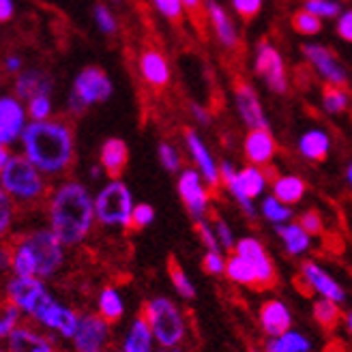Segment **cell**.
Wrapping results in <instances>:
<instances>
[{
    "label": "cell",
    "instance_id": "6da1fadb",
    "mask_svg": "<svg viewBox=\"0 0 352 352\" xmlns=\"http://www.w3.org/2000/svg\"><path fill=\"white\" fill-rule=\"evenodd\" d=\"M26 157L43 172L58 174L74 157L72 129L58 120H34L22 135Z\"/></svg>",
    "mask_w": 352,
    "mask_h": 352
},
{
    "label": "cell",
    "instance_id": "7a4b0ae2",
    "mask_svg": "<svg viewBox=\"0 0 352 352\" xmlns=\"http://www.w3.org/2000/svg\"><path fill=\"white\" fill-rule=\"evenodd\" d=\"M95 204L80 183H65L56 189L50 202L52 230L65 245L80 243L93 226Z\"/></svg>",
    "mask_w": 352,
    "mask_h": 352
},
{
    "label": "cell",
    "instance_id": "3957f363",
    "mask_svg": "<svg viewBox=\"0 0 352 352\" xmlns=\"http://www.w3.org/2000/svg\"><path fill=\"white\" fill-rule=\"evenodd\" d=\"M0 179H3V189L9 196H15L22 202H30L43 196V181L28 157L9 155V160L0 166Z\"/></svg>",
    "mask_w": 352,
    "mask_h": 352
},
{
    "label": "cell",
    "instance_id": "277c9868",
    "mask_svg": "<svg viewBox=\"0 0 352 352\" xmlns=\"http://www.w3.org/2000/svg\"><path fill=\"white\" fill-rule=\"evenodd\" d=\"M144 318L148 320L155 340L162 348H176L185 338V320L181 309L170 298H153L144 307Z\"/></svg>",
    "mask_w": 352,
    "mask_h": 352
},
{
    "label": "cell",
    "instance_id": "5b68a950",
    "mask_svg": "<svg viewBox=\"0 0 352 352\" xmlns=\"http://www.w3.org/2000/svg\"><path fill=\"white\" fill-rule=\"evenodd\" d=\"M133 208L129 189L118 181L103 187L95 200V215L103 226H122L129 230Z\"/></svg>",
    "mask_w": 352,
    "mask_h": 352
},
{
    "label": "cell",
    "instance_id": "8992f818",
    "mask_svg": "<svg viewBox=\"0 0 352 352\" xmlns=\"http://www.w3.org/2000/svg\"><path fill=\"white\" fill-rule=\"evenodd\" d=\"M20 243L30 252L34 267H37V277L54 275L63 264V241L56 236L54 230H39L30 232L20 239Z\"/></svg>",
    "mask_w": 352,
    "mask_h": 352
},
{
    "label": "cell",
    "instance_id": "52a82bcc",
    "mask_svg": "<svg viewBox=\"0 0 352 352\" xmlns=\"http://www.w3.org/2000/svg\"><path fill=\"white\" fill-rule=\"evenodd\" d=\"M112 95V82L99 67H86L74 84V93L69 99L74 112H84L88 105L101 103Z\"/></svg>",
    "mask_w": 352,
    "mask_h": 352
},
{
    "label": "cell",
    "instance_id": "ba28073f",
    "mask_svg": "<svg viewBox=\"0 0 352 352\" xmlns=\"http://www.w3.org/2000/svg\"><path fill=\"white\" fill-rule=\"evenodd\" d=\"M32 318L39 320L41 324H45L47 329L60 333L63 338H72V340L76 338V331L80 327V316L69 307L56 303L52 296H47L45 301L37 307V311L32 314Z\"/></svg>",
    "mask_w": 352,
    "mask_h": 352
},
{
    "label": "cell",
    "instance_id": "9c48e42d",
    "mask_svg": "<svg viewBox=\"0 0 352 352\" xmlns=\"http://www.w3.org/2000/svg\"><path fill=\"white\" fill-rule=\"evenodd\" d=\"M7 296H9V303L17 305L24 314L32 316L37 311V307L50 296V292L45 290L41 279L15 275V279H11L7 284Z\"/></svg>",
    "mask_w": 352,
    "mask_h": 352
},
{
    "label": "cell",
    "instance_id": "30bf717a",
    "mask_svg": "<svg viewBox=\"0 0 352 352\" xmlns=\"http://www.w3.org/2000/svg\"><path fill=\"white\" fill-rule=\"evenodd\" d=\"M110 338V329H108V320L103 316H93L86 314L80 318V327L76 331V350L78 352H103L105 344H108Z\"/></svg>",
    "mask_w": 352,
    "mask_h": 352
},
{
    "label": "cell",
    "instance_id": "8fae6325",
    "mask_svg": "<svg viewBox=\"0 0 352 352\" xmlns=\"http://www.w3.org/2000/svg\"><path fill=\"white\" fill-rule=\"evenodd\" d=\"M256 74L267 80V84H269L271 91H275V93H286L288 80H286L284 60H281L279 52H277L269 41H262V43L258 45Z\"/></svg>",
    "mask_w": 352,
    "mask_h": 352
},
{
    "label": "cell",
    "instance_id": "7c38bea8",
    "mask_svg": "<svg viewBox=\"0 0 352 352\" xmlns=\"http://www.w3.org/2000/svg\"><path fill=\"white\" fill-rule=\"evenodd\" d=\"M232 91H234V99H236V108L241 118L248 122V125L254 127H267V118H264V112L260 108V99L254 91V86L241 78L234 76L232 78Z\"/></svg>",
    "mask_w": 352,
    "mask_h": 352
},
{
    "label": "cell",
    "instance_id": "4fadbf2b",
    "mask_svg": "<svg viewBox=\"0 0 352 352\" xmlns=\"http://www.w3.org/2000/svg\"><path fill=\"white\" fill-rule=\"evenodd\" d=\"M138 69L140 76L144 78V82L153 88V91H164L170 84V67L166 56L162 54L160 50L155 47H144L142 54L138 58Z\"/></svg>",
    "mask_w": 352,
    "mask_h": 352
},
{
    "label": "cell",
    "instance_id": "5bb4252c",
    "mask_svg": "<svg viewBox=\"0 0 352 352\" xmlns=\"http://www.w3.org/2000/svg\"><path fill=\"white\" fill-rule=\"evenodd\" d=\"M264 183H267V179L262 176V172L256 166H248L236 174V179L228 185V189H230L232 196L241 202L245 213L254 215L252 200L260 196V191L264 189Z\"/></svg>",
    "mask_w": 352,
    "mask_h": 352
},
{
    "label": "cell",
    "instance_id": "9a60e30c",
    "mask_svg": "<svg viewBox=\"0 0 352 352\" xmlns=\"http://www.w3.org/2000/svg\"><path fill=\"white\" fill-rule=\"evenodd\" d=\"M179 193H181V200L189 213L196 219H202V215L206 213V206H208V191L202 187V181L196 174V170H185L181 174Z\"/></svg>",
    "mask_w": 352,
    "mask_h": 352
},
{
    "label": "cell",
    "instance_id": "2e32d148",
    "mask_svg": "<svg viewBox=\"0 0 352 352\" xmlns=\"http://www.w3.org/2000/svg\"><path fill=\"white\" fill-rule=\"evenodd\" d=\"M234 252L254 262V267L258 269V275H260V288H271V286H275V281H277L275 267H273L271 258L267 256V252H264V248H262V245L256 239H250V236L248 239H241L236 243Z\"/></svg>",
    "mask_w": 352,
    "mask_h": 352
},
{
    "label": "cell",
    "instance_id": "e0dca14e",
    "mask_svg": "<svg viewBox=\"0 0 352 352\" xmlns=\"http://www.w3.org/2000/svg\"><path fill=\"white\" fill-rule=\"evenodd\" d=\"M301 277L314 292L322 294L324 298H331V301H336V303H342L346 298V292L342 290V286L329 273H324L316 262H303Z\"/></svg>",
    "mask_w": 352,
    "mask_h": 352
},
{
    "label": "cell",
    "instance_id": "ac0fdd59",
    "mask_svg": "<svg viewBox=\"0 0 352 352\" xmlns=\"http://www.w3.org/2000/svg\"><path fill=\"white\" fill-rule=\"evenodd\" d=\"M277 153L275 138L267 127H254L245 138V155L254 166H267Z\"/></svg>",
    "mask_w": 352,
    "mask_h": 352
},
{
    "label": "cell",
    "instance_id": "d6986e66",
    "mask_svg": "<svg viewBox=\"0 0 352 352\" xmlns=\"http://www.w3.org/2000/svg\"><path fill=\"white\" fill-rule=\"evenodd\" d=\"M303 54L307 56V60L318 69L320 76H324L329 82L333 84H340V86H346L348 84V78L344 74V69L338 65L336 56H333V52L324 45H314V43H307L303 45Z\"/></svg>",
    "mask_w": 352,
    "mask_h": 352
},
{
    "label": "cell",
    "instance_id": "ffe728a7",
    "mask_svg": "<svg viewBox=\"0 0 352 352\" xmlns=\"http://www.w3.org/2000/svg\"><path fill=\"white\" fill-rule=\"evenodd\" d=\"M24 129V108L15 97H3L0 101V142L11 144Z\"/></svg>",
    "mask_w": 352,
    "mask_h": 352
},
{
    "label": "cell",
    "instance_id": "44dd1931",
    "mask_svg": "<svg viewBox=\"0 0 352 352\" xmlns=\"http://www.w3.org/2000/svg\"><path fill=\"white\" fill-rule=\"evenodd\" d=\"M260 324L269 338H277L281 333L290 331L292 324V314L281 301H267L260 307Z\"/></svg>",
    "mask_w": 352,
    "mask_h": 352
},
{
    "label": "cell",
    "instance_id": "7402d4cb",
    "mask_svg": "<svg viewBox=\"0 0 352 352\" xmlns=\"http://www.w3.org/2000/svg\"><path fill=\"white\" fill-rule=\"evenodd\" d=\"M7 352H56V348L34 329L17 327L7 338Z\"/></svg>",
    "mask_w": 352,
    "mask_h": 352
},
{
    "label": "cell",
    "instance_id": "603a6c76",
    "mask_svg": "<svg viewBox=\"0 0 352 352\" xmlns=\"http://www.w3.org/2000/svg\"><path fill=\"white\" fill-rule=\"evenodd\" d=\"M185 140H187V146L193 155V160H196V164L200 166V172L204 174V179L208 183L210 189H219V183H221V176H219V168L215 166L213 157H210V153L204 148V144L200 142V138L196 135V131L193 129H185Z\"/></svg>",
    "mask_w": 352,
    "mask_h": 352
},
{
    "label": "cell",
    "instance_id": "cb8c5ba5",
    "mask_svg": "<svg viewBox=\"0 0 352 352\" xmlns=\"http://www.w3.org/2000/svg\"><path fill=\"white\" fill-rule=\"evenodd\" d=\"M99 162L105 170V174L110 179H118V176L125 172L127 164H129V148L122 142L120 138H110L108 142L101 146L99 153Z\"/></svg>",
    "mask_w": 352,
    "mask_h": 352
},
{
    "label": "cell",
    "instance_id": "d4e9b609",
    "mask_svg": "<svg viewBox=\"0 0 352 352\" xmlns=\"http://www.w3.org/2000/svg\"><path fill=\"white\" fill-rule=\"evenodd\" d=\"M206 7H208V20H210V24H213V30L217 34V39L221 41V45L228 50H236L239 47V34H236L234 24L230 22V17H228L226 11L217 3H213V0H208Z\"/></svg>",
    "mask_w": 352,
    "mask_h": 352
},
{
    "label": "cell",
    "instance_id": "484cf974",
    "mask_svg": "<svg viewBox=\"0 0 352 352\" xmlns=\"http://www.w3.org/2000/svg\"><path fill=\"white\" fill-rule=\"evenodd\" d=\"M155 342V333L148 320L142 316V318L133 320L129 333L125 336V342H122V352H153Z\"/></svg>",
    "mask_w": 352,
    "mask_h": 352
},
{
    "label": "cell",
    "instance_id": "4316f807",
    "mask_svg": "<svg viewBox=\"0 0 352 352\" xmlns=\"http://www.w3.org/2000/svg\"><path fill=\"white\" fill-rule=\"evenodd\" d=\"M226 275L232 281L241 286H252V288H260V275L258 269L254 267V262L248 260L241 254H234L226 260Z\"/></svg>",
    "mask_w": 352,
    "mask_h": 352
},
{
    "label": "cell",
    "instance_id": "83f0119b",
    "mask_svg": "<svg viewBox=\"0 0 352 352\" xmlns=\"http://www.w3.org/2000/svg\"><path fill=\"white\" fill-rule=\"evenodd\" d=\"M305 183L298 176H277L273 181V196L284 204H296L305 196Z\"/></svg>",
    "mask_w": 352,
    "mask_h": 352
},
{
    "label": "cell",
    "instance_id": "f1b7e54d",
    "mask_svg": "<svg viewBox=\"0 0 352 352\" xmlns=\"http://www.w3.org/2000/svg\"><path fill=\"white\" fill-rule=\"evenodd\" d=\"M50 86L52 82L39 74V72H26L22 74L20 78H17L15 82V93L20 99H32L37 95H47L50 93Z\"/></svg>",
    "mask_w": 352,
    "mask_h": 352
},
{
    "label": "cell",
    "instance_id": "f546056e",
    "mask_svg": "<svg viewBox=\"0 0 352 352\" xmlns=\"http://www.w3.org/2000/svg\"><path fill=\"white\" fill-rule=\"evenodd\" d=\"M309 350H311L309 340L303 333H296V331L281 333V336L273 338L267 344V352H309Z\"/></svg>",
    "mask_w": 352,
    "mask_h": 352
},
{
    "label": "cell",
    "instance_id": "4dcf8cb0",
    "mask_svg": "<svg viewBox=\"0 0 352 352\" xmlns=\"http://www.w3.org/2000/svg\"><path fill=\"white\" fill-rule=\"evenodd\" d=\"M301 153L311 162H324L329 155V135L322 131H307L301 142H298Z\"/></svg>",
    "mask_w": 352,
    "mask_h": 352
},
{
    "label": "cell",
    "instance_id": "1f68e13d",
    "mask_svg": "<svg viewBox=\"0 0 352 352\" xmlns=\"http://www.w3.org/2000/svg\"><path fill=\"white\" fill-rule=\"evenodd\" d=\"M277 234L284 239L286 250L292 256H298L307 252L309 248V234L301 228V223H292V226H277Z\"/></svg>",
    "mask_w": 352,
    "mask_h": 352
},
{
    "label": "cell",
    "instance_id": "d6a6232c",
    "mask_svg": "<svg viewBox=\"0 0 352 352\" xmlns=\"http://www.w3.org/2000/svg\"><path fill=\"white\" fill-rule=\"evenodd\" d=\"M183 7L187 13V20L191 22L193 30L198 32L200 39H206V28H208V7L204 0H183Z\"/></svg>",
    "mask_w": 352,
    "mask_h": 352
},
{
    "label": "cell",
    "instance_id": "836d02e7",
    "mask_svg": "<svg viewBox=\"0 0 352 352\" xmlns=\"http://www.w3.org/2000/svg\"><path fill=\"white\" fill-rule=\"evenodd\" d=\"M122 311H125V305H122V298L114 288H105L99 294V314L103 316L108 322H116L122 318Z\"/></svg>",
    "mask_w": 352,
    "mask_h": 352
},
{
    "label": "cell",
    "instance_id": "e575fe53",
    "mask_svg": "<svg viewBox=\"0 0 352 352\" xmlns=\"http://www.w3.org/2000/svg\"><path fill=\"white\" fill-rule=\"evenodd\" d=\"M292 30L298 34H305V37H311V34H318L322 30V20L320 15H316L309 9H301L292 13Z\"/></svg>",
    "mask_w": 352,
    "mask_h": 352
},
{
    "label": "cell",
    "instance_id": "d590c367",
    "mask_svg": "<svg viewBox=\"0 0 352 352\" xmlns=\"http://www.w3.org/2000/svg\"><path fill=\"white\" fill-rule=\"evenodd\" d=\"M168 273H170V279H172L174 288L179 290V294H181L183 298H193V296H196V288L191 286L189 277L185 275L183 267H181L179 260H176L174 256L168 258Z\"/></svg>",
    "mask_w": 352,
    "mask_h": 352
},
{
    "label": "cell",
    "instance_id": "8d00e7d4",
    "mask_svg": "<svg viewBox=\"0 0 352 352\" xmlns=\"http://www.w3.org/2000/svg\"><path fill=\"white\" fill-rule=\"evenodd\" d=\"M314 318L324 329H333L340 320V303L322 296L320 301H316V305H314Z\"/></svg>",
    "mask_w": 352,
    "mask_h": 352
},
{
    "label": "cell",
    "instance_id": "74e56055",
    "mask_svg": "<svg viewBox=\"0 0 352 352\" xmlns=\"http://www.w3.org/2000/svg\"><path fill=\"white\" fill-rule=\"evenodd\" d=\"M157 11H160L166 20L174 26V28H183L185 24V7H183V0H153Z\"/></svg>",
    "mask_w": 352,
    "mask_h": 352
},
{
    "label": "cell",
    "instance_id": "f35d334b",
    "mask_svg": "<svg viewBox=\"0 0 352 352\" xmlns=\"http://www.w3.org/2000/svg\"><path fill=\"white\" fill-rule=\"evenodd\" d=\"M322 101H324V108L329 112H344L346 105H348V95L340 88V84H333V82H327L322 86Z\"/></svg>",
    "mask_w": 352,
    "mask_h": 352
},
{
    "label": "cell",
    "instance_id": "ab89813d",
    "mask_svg": "<svg viewBox=\"0 0 352 352\" xmlns=\"http://www.w3.org/2000/svg\"><path fill=\"white\" fill-rule=\"evenodd\" d=\"M262 213H264V217H267L269 221H273V223H281V221L290 219L292 210L288 208V204L279 202L275 196H271V198L264 200V204H262Z\"/></svg>",
    "mask_w": 352,
    "mask_h": 352
},
{
    "label": "cell",
    "instance_id": "60d3db41",
    "mask_svg": "<svg viewBox=\"0 0 352 352\" xmlns=\"http://www.w3.org/2000/svg\"><path fill=\"white\" fill-rule=\"evenodd\" d=\"M193 230H196V234L200 236V241H202V245L208 250V252H219V239H217V234L213 232V228H208L202 219H196L193 221Z\"/></svg>",
    "mask_w": 352,
    "mask_h": 352
},
{
    "label": "cell",
    "instance_id": "b9f144b4",
    "mask_svg": "<svg viewBox=\"0 0 352 352\" xmlns=\"http://www.w3.org/2000/svg\"><path fill=\"white\" fill-rule=\"evenodd\" d=\"M20 314H22V309L17 307V305H13V303H9L7 307H5V314H3V320H0V338H9L11 333L17 329V320H20Z\"/></svg>",
    "mask_w": 352,
    "mask_h": 352
},
{
    "label": "cell",
    "instance_id": "7bdbcfd3",
    "mask_svg": "<svg viewBox=\"0 0 352 352\" xmlns=\"http://www.w3.org/2000/svg\"><path fill=\"white\" fill-rule=\"evenodd\" d=\"M155 219V210L151 204H138L133 208L131 215V228L129 230H144L146 226H151V221Z\"/></svg>",
    "mask_w": 352,
    "mask_h": 352
},
{
    "label": "cell",
    "instance_id": "ee69618b",
    "mask_svg": "<svg viewBox=\"0 0 352 352\" xmlns=\"http://www.w3.org/2000/svg\"><path fill=\"white\" fill-rule=\"evenodd\" d=\"M234 11L241 15V20L252 22L258 17V13L262 11V0H232Z\"/></svg>",
    "mask_w": 352,
    "mask_h": 352
},
{
    "label": "cell",
    "instance_id": "f6af8a7d",
    "mask_svg": "<svg viewBox=\"0 0 352 352\" xmlns=\"http://www.w3.org/2000/svg\"><path fill=\"white\" fill-rule=\"evenodd\" d=\"M50 97L47 95H37L28 99V114L32 120H45L50 116Z\"/></svg>",
    "mask_w": 352,
    "mask_h": 352
},
{
    "label": "cell",
    "instance_id": "bcb514c9",
    "mask_svg": "<svg viewBox=\"0 0 352 352\" xmlns=\"http://www.w3.org/2000/svg\"><path fill=\"white\" fill-rule=\"evenodd\" d=\"M305 9L314 11L320 17H336L340 15V5L331 3V0H305Z\"/></svg>",
    "mask_w": 352,
    "mask_h": 352
},
{
    "label": "cell",
    "instance_id": "7dc6e473",
    "mask_svg": "<svg viewBox=\"0 0 352 352\" xmlns=\"http://www.w3.org/2000/svg\"><path fill=\"white\" fill-rule=\"evenodd\" d=\"M298 223L307 232V234H320L322 232V217L318 210H305V213L298 217Z\"/></svg>",
    "mask_w": 352,
    "mask_h": 352
},
{
    "label": "cell",
    "instance_id": "c3c4849f",
    "mask_svg": "<svg viewBox=\"0 0 352 352\" xmlns=\"http://www.w3.org/2000/svg\"><path fill=\"white\" fill-rule=\"evenodd\" d=\"M215 219V234H217V239H219V243H221V248H226V250H232V248H236L234 245V236H232V232H230V228H228V223L215 213L213 210V215H210Z\"/></svg>",
    "mask_w": 352,
    "mask_h": 352
},
{
    "label": "cell",
    "instance_id": "681fc988",
    "mask_svg": "<svg viewBox=\"0 0 352 352\" xmlns=\"http://www.w3.org/2000/svg\"><path fill=\"white\" fill-rule=\"evenodd\" d=\"M202 269L210 275H221L226 273V260L219 252H206V256L202 258Z\"/></svg>",
    "mask_w": 352,
    "mask_h": 352
},
{
    "label": "cell",
    "instance_id": "f907efd6",
    "mask_svg": "<svg viewBox=\"0 0 352 352\" xmlns=\"http://www.w3.org/2000/svg\"><path fill=\"white\" fill-rule=\"evenodd\" d=\"M95 17H97V24H99V28H101L103 32L112 34V32L116 30V22H114L112 13H110L108 9H105L103 5H97V7H95Z\"/></svg>",
    "mask_w": 352,
    "mask_h": 352
},
{
    "label": "cell",
    "instance_id": "816d5d0a",
    "mask_svg": "<svg viewBox=\"0 0 352 352\" xmlns=\"http://www.w3.org/2000/svg\"><path fill=\"white\" fill-rule=\"evenodd\" d=\"M160 157H162V164L168 172H176L181 166V160L179 155H176V151L170 146V144H162L160 146Z\"/></svg>",
    "mask_w": 352,
    "mask_h": 352
},
{
    "label": "cell",
    "instance_id": "f5cc1de1",
    "mask_svg": "<svg viewBox=\"0 0 352 352\" xmlns=\"http://www.w3.org/2000/svg\"><path fill=\"white\" fill-rule=\"evenodd\" d=\"M338 34L344 41L352 43V11L344 13L338 20Z\"/></svg>",
    "mask_w": 352,
    "mask_h": 352
},
{
    "label": "cell",
    "instance_id": "db71d44e",
    "mask_svg": "<svg viewBox=\"0 0 352 352\" xmlns=\"http://www.w3.org/2000/svg\"><path fill=\"white\" fill-rule=\"evenodd\" d=\"M0 215H3V219H0V230H3V234L7 232V228L11 223V200L7 198V191L0 193Z\"/></svg>",
    "mask_w": 352,
    "mask_h": 352
},
{
    "label": "cell",
    "instance_id": "11a10c76",
    "mask_svg": "<svg viewBox=\"0 0 352 352\" xmlns=\"http://www.w3.org/2000/svg\"><path fill=\"white\" fill-rule=\"evenodd\" d=\"M219 176H221V183L228 187V185H230L236 179V172H234V168L230 164H221L219 166Z\"/></svg>",
    "mask_w": 352,
    "mask_h": 352
},
{
    "label": "cell",
    "instance_id": "9f6ffc18",
    "mask_svg": "<svg viewBox=\"0 0 352 352\" xmlns=\"http://www.w3.org/2000/svg\"><path fill=\"white\" fill-rule=\"evenodd\" d=\"M13 15V3L11 0H0V20L9 22Z\"/></svg>",
    "mask_w": 352,
    "mask_h": 352
},
{
    "label": "cell",
    "instance_id": "6f0895ef",
    "mask_svg": "<svg viewBox=\"0 0 352 352\" xmlns=\"http://www.w3.org/2000/svg\"><path fill=\"white\" fill-rule=\"evenodd\" d=\"M191 110H193V114H196V116L200 118V122H202V125H206V122H208V116H206V114H204V112H202V110L198 108V105H193Z\"/></svg>",
    "mask_w": 352,
    "mask_h": 352
},
{
    "label": "cell",
    "instance_id": "680465c9",
    "mask_svg": "<svg viewBox=\"0 0 352 352\" xmlns=\"http://www.w3.org/2000/svg\"><path fill=\"white\" fill-rule=\"evenodd\" d=\"M346 329L352 333V311H348V314H346Z\"/></svg>",
    "mask_w": 352,
    "mask_h": 352
},
{
    "label": "cell",
    "instance_id": "91938a15",
    "mask_svg": "<svg viewBox=\"0 0 352 352\" xmlns=\"http://www.w3.org/2000/svg\"><path fill=\"white\" fill-rule=\"evenodd\" d=\"M7 67H9V69H17V67H20V60H17V58H11V60L7 63Z\"/></svg>",
    "mask_w": 352,
    "mask_h": 352
},
{
    "label": "cell",
    "instance_id": "94428289",
    "mask_svg": "<svg viewBox=\"0 0 352 352\" xmlns=\"http://www.w3.org/2000/svg\"><path fill=\"white\" fill-rule=\"evenodd\" d=\"M348 181L352 183V164H350V168H348Z\"/></svg>",
    "mask_w": 352,
    "mask_h": 352
}]
</instances>
